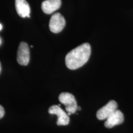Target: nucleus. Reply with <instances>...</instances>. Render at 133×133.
<instances>
[{
	"instance_id": "13",
	"label": "nucleus",
	"mask_w": 133,
	"mask_h": 133,
	"mask_svg": "<svg viewBox=\"0 0 133 133\" xmlns=\"http://www.w3.org/2000/svg\"><path fill=\"white\" fill-rule=\"evenodd\" d=\"M0 43H1V40H0Z\"/></svg>"
},
{
	"instance_id": "9",
	"label": "nucleus",
	"mask_w": 133,
	"mask_h": 133,
	"mask_svg": "<svg viewBox=\"0 0 133 133\" xmlns=\"http://www.w3.org/2000/svg\"><path fill=\"white\" fill-rule=\"evenodd\" d=\"M16 9L18 15L21 17H30V8L26 0H16Z\"/></svg>"
},
{
	"instance_id": "6",
	"label": "nucleus",
	"mask_w": 133,
	"mask_h": 133,
	"mask_svg": "<svg viewBox=\"0 0 133 133\" xmlns=\"http://www.w3.org/2000/svg\"><path fill=\"white\" fill-rule=\"evenodd\" d=\"M118 104L115 101H110L107 105L100 109L97 112L96 116L99 120L106 119L117 110Z\"/></svg>"
},
{
	"instance_id": "5",
	"label": "nucleus",
	"mask_w": 133,
	"mask_h": 133,
	"mask_svg": "<svg viewBox=\"0 0 133 133\" xmlns=\"http://www.w3.org/2000/svg\"><path fill=\"white\" fill-rule=\"evenodd\" d=\"M17 61L21 65H27L30 61V49L28 44L25 42H21L18 48Z\"/></svg>"
},
{
	"instance_id": "2",
	"label": "nucleus",
	"mask_w": 133,
	"mask_h": 133,
	"mask_svg": "<svg viewBox=\"0 0 133 133\" xmlns=\"http://www.w3.org/2000/svg\"><path fill=\"white\" fill-rule=\"evenodd\" d=\"M59 100L65 106V110L69 115L75 114L77 110V102L75 96L69 92H62L60 94Z\"/></svg>"
},
{
	"instance_id": "7",
	"label": "nucleus",
	"mask_w": 133,
	"mask_h": 133,
	"mask_svg": "<svg viewBox=\"0 0 133 133\" xmlns=\"http://www.w3.org/2000/svg\"><path fill=\"white\" fill-rule=\"evenodd\" d=\"M124 121V115L119 110H116L110 116L106 119L104 125L107 128H112L116 125L123 123Z\"/></svg>"
},
{
	"instance_id": "8",
	"label": "nucleus",
	"mask_w": 133,
	"mask_h": 133,
	"mask_svg": "<svg viewBox=\"0 0 133 133\" xmlns=\"http://www.w3.org/2000/svg\"><path fill=\"white\" fill-rule=\"evenodd\" d=\"M61 0H45L41 4V9L46 14H51L59 9Z\"/></svg>"
},
{
	"instance_id": "11",
	"label": "nucleus",
	"mask_w": 133,
	"mask_h": 133,
	"mask_svg": "<svg viewBox=\"0 0 133 133\" xmlns=\"http://www.w3.org/2000/svg\"><path fill=\"white\" fill-rule=\"evenodd\" d=\"M1 62H0V74H1Z\"/></svg>"
},
{
	"instance_id": "1",
	"label": "nucleus",
	"mask_w": 133,
	"mask_h": 133,
	"mask_svg": "<svg viewBox=\"0 0 133 133\" xmlns=\"http://www.w3.org/2000/svg\"><path fill=\"white\" fill-rule=\"evenodd\" d=\"M91 53L89 43H84L68 53L65 57V64L68 69L76 70L81 67L88 62Z\"/></svg>"
},
{
	"instance_id": "4",
	"label": "nucleus",
	"mask_w": 133,
	"mask_h": 133,
	"mask_svg": "<svg viewBox=\"0 0 133 133\" xmlns=\"http://www.w3.org/2000/svg\"><path fill=\"white\" fill-rule=\"evenodd\" d=\"M49 29L52 33L61 32L65 26V20L60 13L52 15L49 21Z\"/></svg>"
},
{
	"instance_id": "12",
	"label": "nucleus",
	"mask_w": 133,
	"mask_h": 133,
	"mask_svg": "<svg viewBox=\"0 0 133 133\" xmlns=\"http://www.w3.org/2000/svg\"><path fill=\"white\" fill-rule=\"evenodd\" d=\"M2 29V25H1V24H0V30Z\"/></svg>"
},
{
	"instance_id": "10",
	"label": "nucleus",
	"mask_w": 133,
	"mask_h": 133,
	"mask_svg": "<svg viewBox=\"0 0 133 133\" xmlns=\"http://www.w3.org/2000/svg\"><path fill=\"white\" fill-rule=\"evenodd\" d=\"M4 114H5V111H4V108L0 105V119L2 118L3 116H4Z\"/></svg>"
},
{
	"instance_id": "3",
	"label": "nucleus",
	"mask_w": 133,
	"mask_h": 133,
	"mask_svg": "<svg viewBox=\"0 0 133 133\" xmlns=\"http://www.w3.org/2000/svg\"><path fill=\"white\" fill-rule=\"evenodd\" d=\"M48 112L50 114L56 115L57 116V124L58 126H66L70 123V118L69 115L60 107L59 105L51 106L48 110Z\"/></svg>"
}]
</instances>
